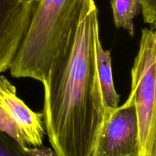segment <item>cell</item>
I'll return each mask as SVG.
<instances>
[{
    "label": "cell",
    "mask_w": 156,
    "mask_h": 156,
    "mask_svg": "<svg viewBox=\"0 0 156 156\" xmlns=\"http://www.w3.org/2000/svg\"><path fill=\"white\" fill-rule=\"evenodd\" d=\"M98 37L95 1L85 0L42 83L43 120L56 156H93L108 113L96 63Z\"/></svg>",
    "instance_id": "cell-1"
},
{
    "label": "cell",
    "mask_w": 156,
    "mask_h": 156,
    "mask_svg": "<svg viewBox=\"0 0 156 156\" xmlns=\"http://www.w3.org/2000/svg\"><path fill=\"white\" fill-rule=\"evenodd\" d=\"M85 0H39L9 68L15 78L45 82L62 37Z\"/></svg>",
    "instance_id": "cell-2"
},
{
    "label": "cell",
    "mask_w": 156,
    "mask_h": 156,
    "mask_svg": "<svg viewBox=\"0 0 156 156\" xmlns=\"http://www.w3.org/2000/svg\"><path fill=\"white\" fill-rule=\"evenodd\" d=\"M155 27L142 30L140 49L131 70L129 98L135 106L140 156H156Z\"/></svg>",
    "instance_id": "cell-3"
},
{
    "label": "cell",
    "mask_w": 156,
    "mask_h": 156,
    "mask_svg": "<svg viewBox=\"0 0 156 156\" xmlns=\"http://www.w3.org/2000/svg\"><path fill=\"white\" fill-rule=\"evenodd\" d=\"M0 130L22 147L43 146L42 113L32 111L17 96L16 88L0 73Z\"/></svg>",
    "instance_id": "cell-4"
},
{
    "label": "cell",
    "mask_w": 156,
    "mask_h": 156,
    "mask_svg": "<svg viewBox=\"0 0 156 156\" xmlns=\"http://www.w3.org/2000/svg\"><path fill=\"white\" fill-rule=\"evenodd\" d=\"M93 156H140L136 114L130 98L121 106L108 108Z\"/></svg>",
    "instance_id": "cell-5"
},
{
    "label": "cell",
    "mask_w": 156,
    "mask_h": 156,
    "mask_svg": "<svg viewBox=\"0 0 156 156\" xmlns=\"http://www.w3.org/2000/svg\"><path fill=\"white\" fill-rule=\"evenodd\" d=\"M36 3L34 0H0V73L10 68Z\"/></svg>",
    "instance_id": "cell-6"
},
{
    "label": "cell",
    "mask_w": 156,
    "mask_h": 156,
    "mask_svg": "<svg viewBox=\"0 0 156 156\" xmlns=\"http://www.w3.org/2000/svg\"><path fill=\"white\" fill-rule=\"evenodd\" d=\"M95 51L98 74L105 105L108 108H115L119 106L120 96L114 87L111 52L104 50L100 37L96 40Z\"/></svg>",
    "instance_id": "cell-7"
},
{
    "label": "cell",
    "mask_w": 156,
    "mask_h": 156,
    "mask_svg": "<svg viewBox=\"0 0 156 156\" xmlns=\"http://www.w3.org/2000/svg\"><path fill=\"white\" fill-rule=\"evenodd\" d=\"M114 22L117 28H123L130 36L134 35V18L140 13V0H110Z\"/></svg>",
    "instance_id": "cell-8"
},
{
    "label": "cell",
    "mask_w": 156,
    "mask_h": 156,
    "mask_svg": "<svg viewBox=\"0 0 156 156\" xmlns=\"http://www.w3.org/2000/svg\"><path fill=\"white\" fill-rule=\"evenodd\" d=\"M0 156H33L30 148L22 147L0 130Z\"/></svg>",
    "instance_id": "cell-9"
},
{
    "label": "cell",
    "mask_w": 156,
    "mask_h": 156,
    "mask_svg": "<svg viewBox=\"0 0 156 156\" xmlns=\"http://www.w3.org/2000/svg\"><path fill=\"white\" fill-rule=\"evenodd\" d=\"M144 21L155 27L156 0H140Z\"/></svg>",
    "instance_id": "cell-10"
},
{
    "label": "cell",
    "mask_w": 156,
    "mask_h": 156,
    "mask_svg": "<svg viewBox=\"0 0 156 156\" xmlns=\"http://www.w3.org/2000/svg\"><path fill=\"white\" fill-rule=\"evenodd\" d=\"M34 1H35V2H37L39 1V0H34Z\"/></svg>",
    "instance_id": "cell-11"
}]
</instances>
